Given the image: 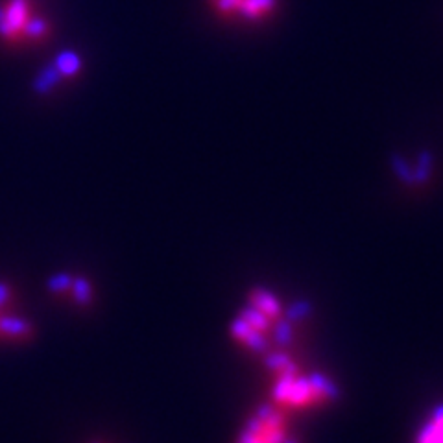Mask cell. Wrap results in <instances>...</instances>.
<instances>
[{"label": "cell", "instance_id": "obj_6", "mask_svg": "<svg viewBox=\"0 0 443 443\" xmlns=\"http://www.w3.org/2000/svg\"><path fill=\"white\" fill-rule=\"evenodd\" d=\"M416 443H443V407L436 408L419 428Z\"/></svg>", "mask_w": 443, "mask_h": 443}, {"label": "cell", "instance_id": "obj_9", "mask_svg": "<svg viewBox=\"0 0 443 443\" xmlns=\"http://www.w3.org/2000/svg\"><path fill=\"white\" fill-rule=\"evenodd\" d=\"M74 289V299H76L80 305H87L91 301V284L82 277H76L73 281Z\"/></svg>", "mask_w": 443, "mask_h": 443}, {"label": "cell", "instance_id": "obj_8", "mask_svg": "<svg viewBox=\"0 0 443 443\" xmlns=\"http://www.w3.org/2000/svg\"><path fill=\"white\" fill-rule=\"evenodd\" d=\"M0 333H4L8 336L26 338V336L31 335V325L26 324L24 320H19V318L4 316V318H0Z\"/></svg>", "mask_w": 443, "mask_h": 443}, {"label": "cell", "instance_id": "obj_4", "mask_svg": "<svg viewBox=\"0 0 443 443\" xmlns=\"http://www.w3.org/2000/svg\"><path fill=\"white\" fill-rule=\"evenodd\" d=\"M237 443H299V440L290 425V414L270 402L247 419Z\"/></svg>", "mask_w": 443, "mask_h": 443}, {"label": "cell", "instance_id": "obj_7", "mask_svg": "<svg viewBox=\"0 0 443 443\" xmlns=\"http://www.w3.org/2000/svg\"><path fill=\"white\" fill-rule=\"evenodd\" d=\"M54 71L59 78H73L80 73L82 68V59L78 56L76 52H63L56 57V65H54Z\"/></svg>", "mask_w": 443, "mask_h": 443}, {"label": "cell", "instance_id": "obj_5", "mask_svg": "<svg viewBox=\"0 0 443 443\" xmlns=\"http://www.w3.org/2000/svg\"><path fill=\"white\" fill-rule=\"evenodd\" d=\"M279 0H209L212 11L226 19L263 22L275 13Z\"/></svg>", "mask_w": 443, "mask_h": 443}, {"label": "cell", "instance_id": "obj_10", "mask_svg": "<svg viewBox=\"0 0 443 443\" xmlns=\"http://www.w3.org/2000/svg\"><path fill=\"white\" fill-rule=\"evenodd\" d=\"M73 281L74 279L71 277V275H67V273H59V275H54V277L48 281V289H50L52 292H65L68 286H73Z\"/></svg>", "mask_w": 443, "mask_h": 443}, {"label": "cell", "instance_id": "obj_3", "mask_svg": "<svg viewBox=\"0 0 443 443\" xmlns=\"http://www.w3.org/2000/svg\"><path fill=\"white\" fill-rule=\"evenodd\" d=\"M50 24L34 11L30 0H4L0 4V39L4 43L43 41Z\"/></svg>", "mask_w": 443, "mask_h": 443}, {"label": "cell", "instance_id": "obj_11", "mask_svg": "<svg viewBox=\"0 0 443 443\" xmlns=\"http://www.w3.org/2000/svg\"><path fill=\"white\" fill-rule=\"evenodd\" d=\"M8 296H10V289H8V284L0 283V307H4L6 301H8Z\"/></svg>", "mask_w": 443, "mask_h": 443}, {"label": "cell", "instance_id": "obj_1", "mask_svg": "<svg viewBox=\"0 0 443 443\" xmlns=\"http://www.w3.org/2000/svg\"><path fill=\"white\" fill-rule=\"evenodd\" d=\"M264 364L272 375V405L286 414L318 410L338 397V388L329 377L305 370L286 349L270 351Z\"/></svg>", "mask_w": 443, "mask_h": 443}, {"label": "cell", "instance_id": "obj_2", "mask_svg": "<svg viewBox=\"0 0 443 443\" xmlns=\"http://www.w3.org/2000/svg\"><path fill=\"white\" fill-rule=\"evenodd\" d=\"M292 325L294 320L286 314L277 296L270 290L255 289L249 294V305L233 321L231 335L255 353L266 355L273 344L277 349H286V344L292 340Z\"/></svg>", "mask_w": 443, "mask_h": 443}]
</instances>
